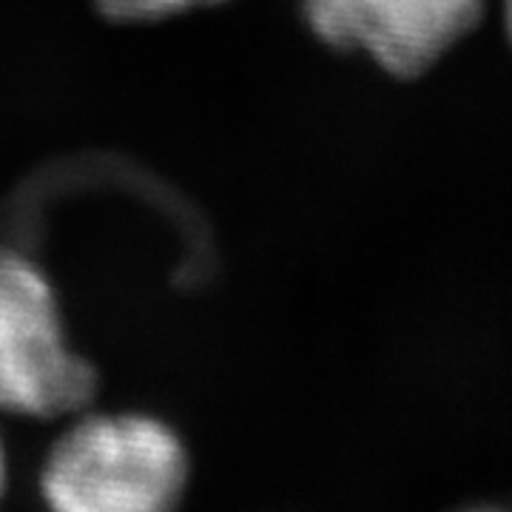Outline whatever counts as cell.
I'll return each instance as SVG.
<instances>
[{"label":"cell","mask_w":512,"mask_h":512,"mask_svg":"<svg viewBox=\"0 0 512 512\" xmlns=\"http://www.w3.org/2000/svg\"><path fill=\"white\" fill-rule=\"evenodd\" d=\"M504 23H507V35L512 40V0H504Z\"/></svg>","instance_id":"5b68a950"},{"label":"cell","mask_w":512,"mask_h":512,"mask_svg":"<svg viewBox=\"0 0 512 512\" xmlns=\"http://www.w3.org/2000/svg\"><path fill=\"white\" fill-rule=\"evenodd\" d=\"M313 35L333 49L365 52L384 72L413 80L484 18V0H305Z\"/></svg>","instance_id":"3957f363"},{"label":"cell","mask_w":512,"mask_h":512,"mask_svg":"<svg viewBox=\"0 0 512 512\" xmlns=\"http://www.w3.org/2000/svg\"><path fill=\"white\" fill-rule=\"evenodd\" d=\"M94 367L69 348L57 299L26 256L0 248V410L60 419L89 407Z\"/></svg>","instance_id":"7a4b0ae2"},{"label":"cell","mask_w":512,"mask_h":512,"mask_svg":"<svg viewBox=\"0 0 512 512\" xmlns=\"http://www.w3.org/2000/svg\"><path fill=\"white\" fill-rule=\"evenodd\" d=\"M0 490H3V453H0Z\"/></svg>","instance_id":"8992f818"},{"label":"cell","mask_w":512,"mask_h":512,"mask_svg":"<svg viewBox=\"0 0 512 512\" xmlns=\"http://www.w3.org/2000/svg\"><path fill=\"white\" fill-rule=\"evenodd\" d=\"M202 3H217V0H97V9L111 20L137 23V20L168 18Z\"/></svg>","instance_id":"277c9868"},{"label":"cell","mask_w":512,"mask_h":512,"mask_svg":"<svg viewBox=\"0 0 512 512\" xmlns=\"http://www.w3.org/2000/svg\"><path fill=\"white\" fill-rule=\"evenodd\" d=\"M188 458L151 416H86L55 441L40 487L63 512H160L185 490Z\"/></svg>","instance_id":"6da1fadb"}]
</instances>
